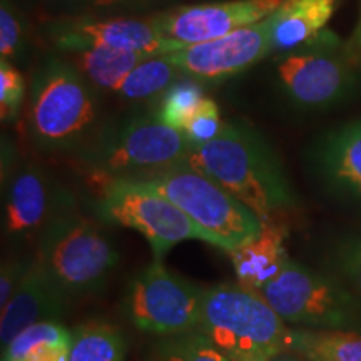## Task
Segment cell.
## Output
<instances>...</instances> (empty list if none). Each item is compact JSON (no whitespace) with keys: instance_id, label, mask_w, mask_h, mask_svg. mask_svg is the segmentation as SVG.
Returning a JSON list of instances; mask_svg holds the SVG:
<instances>
[{"instance_id":"cell-1","label":"cell","mask_w":361,"mask_h":361,"mask_svg":"<svg viewBox=\"0 0 361 361\" xmlns=\"http://www.w3.org/2000/svg\"><path fill=\"white\" fill-rule=\"evenodd\" d=\"M186 162L231 192L261 221H273L295 204L276 152L263 134L243 123H226L218 137L191 147Z\"/></svg>"},{"instance_id":"cell-27","label":"cell","mask_w":361,"mask_h":361,"mask_svg":"<svg viewBox=\"0 0 361 361\" xmlns=\"http://www.w3.org/2000/svg\"><path fill=\"white\" fill-rule=\"evenodd\" d=\"M226 123L221 119V112L218 104H216L211 97H204L202 102L197 107V111L194 112L186 128L183 129V134L186 135V139L194 146H201L223 133Z\"/></svg>"},{"instance_id":"cell-6","label":"cell","mask_w":361,"mask_h":361,"mask_svg":"<svg viewBox=\"0 0 361 361\" xmlns=\"http://www.w3.org/2000/svg\"><path fill=\"white\" fill-rule=\"evenodd\" d=\"M37 259L72 298L99 290L119 263V252L94 221L66 209L40 233Z\"/></svg>"},{"instance_id":"cell-22","label":"cell","mask_w":361,"mask_h":361,"mask_svg":"<svg viewBox=\"0 0 361 361\" xmlns=\"http://www.w3.org/2000/svg\"><path fill=\"white\" fill-rule=\"evenodd\" d=\"M183 79L188 78L178 66L171 62L168 54L152 56L135 67L114 90V94L133 102L152 101L161 99L171 85Z\"/></svg>"},{"instance_id":"cell-7","label":"cell","mask_w":361,"mask_h":361,"mask_svg":"<svg viewBox=\"0 0 361 361\" xmlns=\"http://www.w3.org/2000/svg\"><path fill=\"white\" fill-rule=\"evenodd\" d=\"M288 324L310 329H353L360 306L331 278L290 259L258 291Z\"/></svg>"},{"instance_id":"cell-5","label":"cell","mask_w":361,"mask_h":361,"mask_svg":"<svg viewBox=\"0 0 361 361\" xmlns=\"http://www.w3.org/2000/svg\"><path fill=\"white\" fill-rule=\"evenodd\" d=\"M137 180L161 192L184 211L207 245L226 252L246 245L263 229V221L216 180L192 169L188 162Z\"/></svg>"},{"instance_id":"cell-4","label":"cell","mask_w":361,"mask_h":361,"mask_svg":"<svg viewBox=\"0 0 361 361\" xmlns=\"http://www.w3.org/2000/svg\"><path fill=\"white\" fill-rule=\"evenodd\" d=\"M290 328L258 291L238 283L204 290L200 329L229 361H271L286 353Z\"/></svg>"},{"instance_id":"cell-30","label":"cell","mask_w":361,"mask_h":361,"mask_svg":"<svg viewBox=\"0 0 361 361\" xmlns=\"http://www.w3.org/2000/svg\"><path fill=\"white\" fill-rule=\"evenodd\" d=\"M338 268L361 290V239L346 243L336 252Z\"/></svg>"},{"instance_id":"cell-17","label":"cell","mask_w":361,"mask_h":361,"mask_svg":"<svg viewBox=\"0 0 361 361\" xmlns=\"http://www.w3.org/2000/svg\"><path fill=\"white\" fill-rule=\"evenodd\" d=\"M286 229L273 221H263V229L255 239L229 252L236 283L259 291L290 261L286 251Z\"/></svg>"},{"instance_id":"cell-16","label":"cell","mask_w":361,"mask_h":361,"mask_svg":"<svg viewBox=\"0 0 361 361\" xmlns=\"http://www.w3.org/2000/svg\"><path fill=\"white\" fill-rule=\"evenodd\" d=\"M340 0H283L269 16L273 52L305 47L326 32Z\"/></svg>"},{"instance_id":"cell-26","label":"cell","mask_w":361,"mask_h":361,"mask_svg":"<svg viewBox=\"0 0 361 361\" xmlns=\"http://www.w3.org/2000/svg\"><path fill=\"white\" fill-rule=\"evenodd\" d=\"M25 80L22 72L11 61L0 59V117L12 124L24 106Z\"/></svg>"},{"instance_id":"cell-25","label":"cell","mask_w":361,"mask_h":361,"mask_svg":"<svg viewBox=\"0 0 361 361\" xmlns=\"http://www.w3.org/2000/svg\"><path fill=\"white\" fill-rule=\"evenodd\" d=\"M204 97L201 82L194 79L178 80L162 94L156 112L162 123L183 133Z\"/></svg>"},{"instance_id":"cell-24","label":"cell","mask_w":361,"mask_h":361,"mask_svg":"<svg viewBox=\"0 0 361 361\" xmlns=\"http://www.w3.org/2000/svg\"><path fill=\"white\" fill-rule=\"evenodd\" d=\"M151 361H229L201 329L161 338L152 350Z\"/></svg>"},{"instance_id":"cell-20","label":"cell","mask_w":361,"mask_h":361,"mask_svg":"<svg viewBox=\"0 0 361 361\" xmlns=\"http://www.w3.org/2000/svg\"><path fill=\"white\" fill-rule=\"evenodd\" d=\"M72 329L59 319L25 328L2 348V361H69Z\"/></svg>"},{"instance_id":"cell-23","label":"cell","mask_w":361,"mask_h":361,"mask_svg":"<svg viewBox=\"0 0 361 361\" xmlns=\"http://www.w3.org/2000/svg\"><path fill=\"white\" fill-rule=\"evenodd\" d=\"M128 341L114 324L92 322L72 328L69 361H124Z\"/></svg>"},{"instance_id":"cell-19","label":"cell","mask_w":361,"mask_h":361,"mask_svg":"<svg viewBox=\"0 0 361 361\" xmlns=\"http://www.w3.org/2000/svg\"><path fill=\"white\" fill-rule=\"evenodd\" d=\"M62 54L94 87L111 92L119 87L135 67L152 57V54L114 51L104 47H85Z\"/></svg>"},{"instance_id":"cell-29","label":"cell","mask_w":361,"mask_h":361,"mask_svg":"<svg viewBox=\"0 0 361 361\" xmlns=\"http://www.w3.org/2000/svg\"><path fill=\"white\" fill-rule=\"evenodd\" d=\"M34 261L35 256L34 258H11L4 261L2 269H0V310L6 308L12 296L19 290L22 281L32 268Z\"/></svg>"},{"instance_id":"cell-32","label":"cell","mask_w":361,"mask_h":361,"mask_svg":"<svg viewBox=\"0 0 361 361\" xmlns=\"http://www.w3.org/2000/svg\"><path fill=\"white\" fill-rule=\"evenodd\" d=\"M271 361H308V360H305V358H301V356H298L295 353H290V351H286V353L278 355L276 358H273Z\"/></svg>"},{"instance_id":"cell-21","label":"cell","mask_w":361,"mask_h":361,"mask_svg":"<svg viewBox=\"0 0 361 361\" xmlns=\"http://www.w3.org/2000/svg\"><path fill=\"white\" fill-rule=\"evenodd\" d=\"M288 351L308 361H361V335L350 329L291 326Z\"/></svg>"},{"instance_id":"cell-10","label":"cell","mask_w":361,"mask_h":361,"mask_svg":"<svg viewBox=\"0 0 361 361\" xmlns=\"http://www.w3.org/2000/svg\"><path fill=\"white\" fill-rule=\"evenodd\" d=\"M276 72L288 99L303 109L333 106L348 96L356 84L355 67L329 30L305 47L281 54Z\"/></svg>"},{"instance_id":"cell-11","label":"cell","mask_w":361,"mask_h":361,"mask_svg":"<svg viewBox=\"0 0 361 361\" xmlns=\"http://www.w3.org/2000/svg\"><path fill=\"white\" fill-rule=\"evenodd\" d=\"M47 32L59 52L104 47L162 56L184 49L180 44L164 37L157 30L151 16L144 19L101 16L69 17L51 22L47 25Z\"/></svg>"},{"instance_id":"cell-28","label":"cell","mask_w":361,"mask_h":361,"mask_svg":"<svg viewBox=\"0 0 361 361\" xmlns=\"http://www.w3.org/2000/svg\"><path fill=\"white\" fill-rule=\"evenodd\" d=\"M25 25L11 0L0 2V57L13 61L24 51Z\"/></svg>"},{"instance_id":"cell-13","label":"cell","mask_w":361,"mask_h":361,"mask_svg":"<svg viewBox=\"0 0 361 361\" xmlns=\"http://www.w3.org/2000/svg\"><path fill=\"white\" fill-rule=\"evenodd\" d=\"M273 52L268 19L241 27L224 37L194 44L168 54L188 79L197 82H221L241 74Z\"/></svg>"},{"instance_id":"cell-15","label":"cell","mask_w":361,"mask_h":361,"mask_svg":"<svg viewBox=\"0 0 361 361\" xmlns=\"http://www.w3.org/2000/svg\"><path fill=\"white\" fill-rule=\"evenodd\" d=\"M69 296L61 290L42 263L35 261L20 288L4 310H0V346L6 348L17 335L35 323L59 319L67 308Z\"/></svg>"},{"instance_id":"cell-34","label":"cell","mask_w":361,"mask_h":361,"mask_svg":"<svg viewBox=\"0 0 361 361\" xmlns=\"http://www.w3.org/2000/svg\"><path fill=\"white\" fill-rule=\"evenodd\" d=\"M154 2H164V0H137V4H154Z\"/></svg>"},{"instance_id":"cell-9","label":"cell","mask_w":361,"mask_h":361,"mask_svg":"<svg viewBox=\"0 0 361 361\" xmlns=\"http://www.w3.org/2000/svg\"><path fill=\"white\" fill-rule=\"evenodd\" d=\"M99 218L142 234L152 259H162L169 250L188 239L206 241L201 229L173 201L137 180H111L102 186L97 202Z\"/></svg>"},{"instance_id":"cell-8","label":"cell","mask_w":361,"mask_h":361,"mask_svg":"<svg viewBox=\"0 0 361 361\" xmlns=\"http://www.w3.org/2000/svg\"><path fill=\"white\" fill-rule=\"evenodd\" d=\"M204 290L152 259L130 281L126 314L139 331L169 338L200 329Z\"/></svg>"},{"instance_id":"cell-18","label":"cell","mask_w":361,"mask_h":361,"mask_svg":"<svg viewBox=\"0 0 361 361\" xmlns=\"http://www.w3.org/2000/svg\"><path fill=\"white\" fill-rule=\"evenodd\" d=\"M318 166L329 186L361 197V121L328 135L319 147Z\"/></svg>"},{"instance_id":"cell-12","label":"cell","mask_w":361,"mask_h":361,"mask_svg":"<svg viewBox=\"0 0 361 361\" xmlns=\"http://www.w3.org/2000/svg\"><path fill=\"white\" fill-rule=\"evenodd\" d=\"M281 2L283 0H213L169 8L154 13L151 19L164 37L186 49L268 19Z\"/></svg>"},{"instance_id":"cell-2","label":"cell","mask_w":361,"mask_h":361,"mask_svg":"<svg viewBox=\"0 0 361 361\" xmlns=\"http://www.w3.org/2000/svg\"><path fill=\"white\" fill-rule=\"evenodd\" d=\"M94 89L66 57H47L29 89L27 128L34 146L44 152L87 146L99 117Z\"/></svg>"},{"instance_id":"cell-14","label":"cell","mask_w":361,"mask_h":361,"mask_svg":"<svg viewBox=\"0 0 361 361\" xmlns=\"http://www.w3.org/2000/svg\"><path fill=\"white\" fill-rule=\"evenodd\" d=\"M69 201L52 188L39 166H20L11 174L4 209V231L11 238L42 233L51 221L67 209Z\"/></svg>"},{"instance_id":"cell-3","label":"cell","mask_w":361,"mask_h":361,"mask_svg":"<svg viewBox=\"0 0 361 361\" xmlns=\"http://www.w3.org/2000/svg\"><path fill=\"white\" fill-rule=\"evenodd\" d=\"M189 151L186 135L162 123L154 109L102 128L80 151V159L104 186L111 180L146 179L184 164Z\"/></svg>"},{"instance_id":"cell-33","label":"cell","mask_w":361,"mask_h":361,"mask_svg":"<svg viewBox=\"0 0 361 361\" xmlns=\"http://www.w3.org/2000/svg\"><path fill=\"white\" fill-rule=\"evenodd\" d=\"M353 39H355V44H356V47H358L360 51H361V17H360L358 27H356V30H355V35H353Z\"/></svg>"},{"instance_id":"cell-31","label":"cell","mask_w":361,"mask_h":361,"mask_svg":"<svg viewBox=\"0 0 361 361\" xmlns=\"http://www.w3.org/2000/svg\"><path fill=\"white\" fill-rule=\"evenodd\" d=\"M79 6L94 8V11H112V8L128 7L130 4H137V0H74Z\"/></svg>"}]
</instances>
